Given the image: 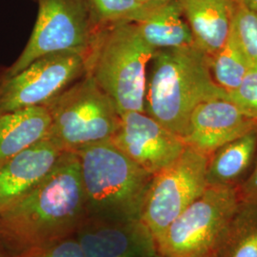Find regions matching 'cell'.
<instances>
[{
	"instance_id": "3",
	"label": "cell",
	"mask_w": 257,
	"mask_h": 257,
	"mask_svg": "<svg viewBox=\"0 0 257 257\" xmlns=\"http://www.w3.org/2000/svg\"><path fill=\"white\" fill-rule=\"evenodd\" d=\"M155 51L135 23L95 28L86 55V74L110 97L119 115L145 111L148 67Z\"/></svg>"
},
{
	"instance_id": "13",
	"label": "cell",
	"mask_w": 257,
	"mask_h": 257,
	"mask_svg": "<svg viewBox=\"0 0 257 257\" xmlns=\"http://www.w3.org/2000/svg\"><path fill=\"white\" fill-rule=\"evenodd\" d=\"M64 152L44 138L0 167V212L42 181Z\"/></svg>"
},
{
	"instance_id": "27",
	"label": "cell",
	"mask_w": 257,
	"mask_h": 257,
	"mask_svg": "<svg viewBox=\"0 0 257 257\" xmlns=\"http://www.w3.org/2000/svg\"></svg>"
},
{
	"instance_id": "20",
	"label": "cell",
	"mask_w": 257,
	"mask_h": 257,
	"mask_svg": "<svg viewBox=\"0 0 257 257\" xmlns=\"http://www.w3.org/2000/svg\"><path fill=\"white\" fill-rule=\"evenodd\" d=\"M86 2L93 26L99 28L121 22L136 23L161 1L86 0Z\"/></svg>"
},
{
	"instance_id": "17",
	"label": "cell",
	"mask_w": 257,
	"mask_h": 257,
	"mask_svg": "<svg viewBox=\"0 0 257 257\" xmlns=\"http://www.w3.org/2000/svg\"><path fill=\"white\" fill-rule=\"evenodd\" d=\"M257 154V128L214 151L207 165L208 186L238 187L248 176Z\"/></svg>"
},
{
	"instance_id": "8",
	"label": "cell",
	"mask_w": 257,
	"mask_h": 257,
	"mask_svg": "<svg viewBox=\"0 0 257 257\" xmlns=\"http://www.w3.org/2000/svg\"><path fill=\"white\" fill-rule=\"evenodd\" d=\"M209 156L187 146L175 162L153 175L140 220L156 240L208 187Z\"/></svg>"
},
{
	"instance_id": "12",
	"label": "cell",
	"mask_w": 257,
	"mask_h": 257,
	"mask_svg": "<svg viewBox=\"0 0 257 257\" xmlns=\"http://www.w3.org/2000/svg\"><path fill=\"white\" fill-rule=\"evenodd\" d=\"M257 128V119L244 113L226 98H215L198 105L190 117L184 141L210 156L218 148Z\"/></svg>"
},
{
	"instance_id": "4",
	"label": "cell",
	"mask_w": 257,
	"mask_h": 257,
	"mask_svg": "<svg viewBox=\"0 0 257 257\" xmlns=\"http://www.w3.org/2000/svg\"><path fill=\"white\" fill-rule=\"evenodd\" d=\"M75 153L80 163L87 217L140 219L153 175L110 141L90 145Z\"/></svg>"
},
{
	"instance_id": "19",
	"label": "cell",
	"mask_w": 257,
	"mask_h": 257,
	"mask_svg": "<svg viewBox=\"0 0 257 257\" xmlns=\"http://www.w3.org/2000/svg\"><path fill=\"white\" fill-rule=\"evenodd\" d=\"M210 67L213 80L227 92L235 90L250 69L231 31L224 46L210 56Z\"/></svg>"
},
{
	"instance_id": "1",
	"label": "cell",
	"mask_w": 257,
	"mask_h": 257,
	"mask_svg": "<svg viewBox=\"0 0 257 257\" xmlns=\"http://www.w3.org/2000/svg\"><path fill=\"white\" fill-rule=\"evenodd\" d=\"M87 217L78 156L64 152L31 192L0 212V257H27L74 235Z\"/></svg>"
},
{
	"instance_id": "6",
	"label": "cell",
	"mask_w": 257,
	"mask_h": 257,
	"mask_svg": "<svg viewBox=\"0 0 257 257\" xmlns=\"http://www.w3.org/2000/svg\"><path fill=\"white\" fill-rule=\"evenodd\" d=\"M241 198L236 187L208 186L157 238V256L211 257Z\"/></svg>"
},
{
	"instance_id": "24",
	"label": "cell",
	"mask_w": 257,
	"mask_h": 257,
	"mask_svg": "<svg viewBox=\"0 0 257 257\" xmlns=\"http://www.w3.org/2000/svg\"><path fill=\"white\" fill-rule=\"evenodd\" d=\"M237 191L241 199L257 201V154L249 174L237 187Z\"/></svg>"
},
{
	"instance_id": "23",
	"label": "cell",
	"mask_w": 257,
	"mask_h": 257,
	"mask_svg": "<svg viewBox=\"0 0 257 257\" xmlns=\"http://www.w3.org/2000/svg\"><path fill=\"white\" fill-rule=\"evenodd\" d=\"M27 257H84L82 249L75 236L63 239L37 253Z\"/></svg>"
},
{
	"instance_id": "16",
	"label": "cell",
	"mask_w": 257,
	"mask_h": 257,
	"mask_svg": "<svg viewBox=\"0 0 257 257\" xmlns=\"http://www.w3.org/2000/svg\"><path fill=\"white\" fill-rule=\"evenodd\" d=\"M142 38L154 49L195 44L178 0H164L135 23Z\"/></svg>"
},
{
	"instance_id": "25",
	"label": "cell",
	"mask_w": 257,
	"mask_h": 257,
	"mask_svg": "<svg viewBox=\"0 0 257 257\" xmlns=\"http://www.w3.org/2000/svg\"><path fill=\"white\" fill-rule=\"evenodd\" d=\"M250 9L257 13V0H243Z\"/></svg>"
},
{
	"instance_id": "7",
	"label": "cell",
	"mask_w": 257,
	"mask_h": 257,
	"mask_svg": "<svg viewBox=\"0 0 257 257\" xmlns=\"http://www.w3.org/2000/svg\"><path fill=\"white\" fill-rule=\"evenodd\" d=\"M94 31L86 0H38L37 22L27 45L0 73L18 74L38 58L56 53L87 55Z\"/></svg>"
},
{
	"instance_id": "21",
	"label": "cell",
	"mask_w": 257,
	"mask_h": 257,
	"mask_svg": "<svg viewBox=\"0 0 257 257\" xmlns=\"http://www.w3.org/2000/svg\"><path fill=\"white\" fill-rule=\"evenodd\" d=\"M230 31L251 67H257V13L243 0H230Z\"/></svg>"
},
{
	"instance_id": "5",
	"label": "cell",
	"mask_w": 257,
	"mask_h": 257,
	"mask_svg": "<svg viewBox=\"0 0 257 257\" xmlns=\"http://www.w3.org/2000/svg\"><path fill=\"white\" fill-rule=\"evenodd\" d=\"M46 106L51 116L47 138L63 152L110 141L119 125L115 106L88 74Z\"/></svg>"
},
{
	"instance_id": "10",
	"label": "cell",
	"mask_w": 257,
	"mask_h": 257,
	"mask_svg": "<svg viewBox=\"0 0 257 257\" xmlns=\"http://www.w3.org/2000/svg\"><path fill=\"white\" fill-rule=\"evenodd\" d=\"M110 141L153 175L175 162L187 147L183 138L145 111L120 114L118 128Z\"/></svg>"
},
{
	"instance_id": "18",
	"label": "cell",
	"mask_w": 257,
	"mask_h": 257,
	"mask_svg": "<svg viewBox=\"0 0 257 257\" xmlns=\"http://www.w3.org/2000/svg\"><path fill=\"white\" fill-rule=\"evenodd\" d=\"M211 257H257V201L240 200Z\"/></svg>"
},
{
	"instance_id": "9",
	"label": "cell",
	"mask_w": 257,
	"mask_h": 257,
	"mask_svg": "<svg viewBox=\"0 0 257 257\" xmlns=\"http://www.w3.org/2000/svg\"><path fill=\"white\" fill-rule=\"evenodd\" d=\"M86 74V55L64 52L45 55L13 75L0 73V114L46 106Z\"/></svg>"
},
{
	"instance_id": "15",
	"label": "cell",
	"mask_w": 257,
	"mask_h": 257,
	"mask_svg": "<svg viewBox=\"0 0 257 257\" xmlns=\"http://www.w3.org/2000/svg\"><path fill=\"white\" fill-rule=\"evenodd\" d=\"M51 116L47 106L0 114V167L20 152L48 137Z\"/></svg>"
},
{
	"instance_id": "22",
	"label": "cell",
	"mask_w": 257,
	"mask_h": 257,
	"mask_svg": "<svg viewBox=\"0 0 257 257\" xmlns=\"http://www.w3.org/2000/svg\"><path fill=\"white\" fill-rule=\"evenodd\" d=\"M227 99L244 113L257 119V67H250L238 87L227 92Z\"/></svg>"
},
{
	"instance_id": "11",
	"label": "cell",
	"mask_w": 257,
	"mask_h": 257,
	"mask_svg": "<svg viewBox=\"0 0 257 257\" xmlns=\"http://www.w3.org/2000/svg\"><path fill=\"white\" fill-rule=\"evenodd\" d=\"M84 257H156V242L140 219L86 217L74 233Z\"/></svg>"
},
{
	"instance_id": "26",
	"label": "cell",
	"mask_w": 257,
	"mask_h": 257,
	"mask_svg": "<svg viewBox=\"0 0 257 257\" xmlns=\"http://www.w3.org/2000/svg\"><path fill=\"white\" fill-rule=\"evenodd\" d=\"M142 2H157V1H163V0H140Z\"/></svg>"
},
{
	"instance_id": "2",
	"label": "cell",
	"mask_w": 257,
	"mask_h": 257,
	"mask_svg": "<svg viewBox=\"0 0 257 257\" xmlns=\"http://www.w3.org/2000/svg\"><path fill=\"white\" fill-rule=\"evenodd\" d=\"M226 98L211 75L210 56L195 44L156 50L149 63L145 112L185 138L193 110L203 102Z\"/></svg>"
},
{
	"instance_id": "14",
	"label": "cell",
	"mask_w": 257,
	"mask_h": 257,
	"mask_svg": "<svg viewBox=\"0 0 257 257\" xmlns=\"http://www.w3.org/2000/svg\"><path fill=\"white\" fill-rule=\"evenodd\" d=\"M193 40L209 56L226 43L230 32V0H178Z\"/></svg>"
}]
</instances>
